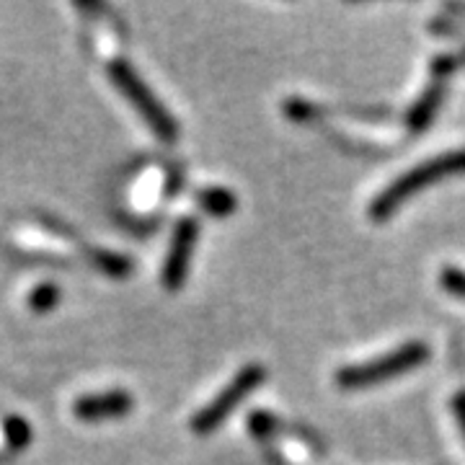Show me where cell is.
I'll list each match as a JSON object with an SVG mask.
<instances>
[{
	"label": "cell",
	"mask_w": 465,
	"mask_h": 465,
	"mask_svg": "<svg viewBox=\"0 0 465 465\" xmlns=\"http://www.w3.org/2000/svg\"><path fill=\"white\" fill-rule=\"evenodd\" d=\"M274 427H277V421H274V416L266 414V411H253L249 416V430L253 437H259V440H266L269 434L274 432Z\"/></svg>",
	"instance_id": "13"
},
{
	"label": "cell",
	"mask_w": 465,
	"mask_h": 465,
	"mask_svg": "<svg viewBox=\"0 0 465 465\" xmlns=\"http://www.w3.org/2000/svg\"><path fill=\"white\" fill-rule=\"evenodd\" d=\"M94 262H96V266H99L104 274L116 277V280H122V277H130V274H133V262H130L127 256H122V253L96 251V253H94Z\"/></svg>",
	"instance_id": "9"
},
{
	"label": "cell",
	"mask_w": 465,
	"mask_h": 465,
	"mask_svg": "<svg viewBox=\"0 0 465 465\" xmlns=\"http://www.w3.org/2000/svg\"><path fill=\"white\" fill-rule=\"evenodd\" d=\"M452 411H455V419H458V424H460V430H463L465 437V393H458V396L452 399Z\"/></svg>",
	"instance_id": "14"
},
{
	"label": "cell",
	"mask_w": 465,
	"mask_h": 465,
	"mask_svg": "<svg viewBox=\"0 0 465 465\" xmlns=\"http://www.w3.org/2000/svg\"><path fill=\"white\" fill-rule=\"evenodd\" d=\"M430 360V347L424 341H406L399 349L367 360L360 365H347L336 372V385L344 391H357V388H370V385H381L385 381L401 378L406 372H411L416 367H421Z\"/></svg>",
	"instance_id": "2"
},
{
	"label": "cell",
	"mask_w": 465,
	"mask_h": 465,
	"mask_svg": "<svg viewBox=\"0 0 465 465\" xmlns=\"http://www.w3.org/2000/svg\"><path fill=\"white\" fill-rule=\"evenodd\" d=\"M455 60H458V67H463V65H465V50L460 52V54H458Z\"/></svg>",
	"instance_id": "15"
},
{
	"label": "cell",
	"mask_w": 465,
	"mask_h": 465,
	"mask_svg": "<svg viewBox=\"0 0 465 465\" xmlns=\"http://www.w3.org/2000/svg\"><path fill=\"white\" fill-rule=\"evenodd\" d=\"M440 284L442 290H448L450 295L465 300V272L458 266H445L440 274Z\"/></svg>",
	"instance_id": "12"
},
{
	"label": "cell",
	"mask_w": 465,
	"mask_h": 465,
	"mask_svg": "<svg viewBox=\"0 0 465 465\" xmlns=\"http://www.w3.org/2000/svg\"><path fill=\"white\" fill-rule=\"evenodd\" d=\"M134 401L127 391H106V393H94L84 396L73 403V414L81 421H109V419H122L133 411Z\"/></svg>",
	"instance_id": "6"
},
{
	"label": "cell",
	"mask_w": 465,
	"mask_h": 465,
	"mask_svg": "<svg viewBox=\"0 0 465 465\" xmlns=\"http://www.w3.org/2000/svg\"><path fill=\"white\" fill-rule=\"evenodd\" d=\"M3 434H5L8 448L14 450H24L32 442V427H29V421L21 419V416H8V419L3 421Z\"/></svg>",
	"instance_id": "10"
},
{
	"label": "cell",
	"mask_w": 465,
	"mask_h": 465,
	"mask_svg": "<svg viewBox=\"0 0 465 465\" xmlns=\"http://www.w3.org/2000/svg\"><path fill=\"white\" fill-rule=\"evenodd\" d=\"M458 173H465V150H452V153H442L437 158H430L411 171H406L391 186H385L372 200L367 213L372 220H385V217L393 215L403 202L421 194L427 186L450 179V176H458Z\"/></svg>",
	"instance_id": "1"
},
{
	"label": "cell",
	"mask_w": 465,
	"mask_h": 465,
	"mask_svg": "<svg viewBox=\"0 0 465 465\" xmlns=\"http://www.w3.org/2000/svg\"><path fill=\"white\" fill-rule=\"evenodd\" d=\"M442 101H445V81H437L434 78L432 84L427 85V91L416 99V104L409 109V116H406V130L409 133H424L430 124H432V119L440 112V106H442Z\"/></svg>",
	"instance_id": "7"
},
{
	"label": "cell",
	"mask_w": 465,
	"mask_h": 465,
	"mask_svg": "<svg viewBox=\"0 0 465 465\" xmlns=\"http://www.w3.org/2000/svg\"><path fill=\"white\" fill-rule=\"evenodd\" d=\"M197 238H200V223L194 217H183L179 225L173 228V238H171V249H168L166 262H163V272H161V282L168 292L182 290V284L189 277V264L197 249Z\"/></svg>",
	"instance_id": "5"
},
{
	"label": "cell",
	"mask_w": 465,
	"mask_h": 465,
	"mask_svg": "<svg viewBox=\"0 0 465 465\" xmlns=\"http://www.w3.org/2000/svg\"><path fill=\"white\" fill-rule=\"evenodd\" d=\"M197 202H200V207L207 213V215L213 217H228L235 213V194L228 192V189H223V186H210V189H202L200 194H197Z\"/></svg>",
	"instance_id": "8"
},
{
	"label": "cell",
	"mask_w": 465,
	"mask_h": 465,
	"mask_svg": "<svg viewBox=\"0 0 465 465\" xmlns=\"http://www.w3.org/2000/svg\"><path fill=\"white\" fill-rule=\"evenodd\" d=\"M264 378L266 370L262 365H246L243 370H238V375L217 393L215 399L210 401L207 406H202L200 411L194 414L192 432L200 434V437H207V434L215 432L217 427L264 382Z\"/></svg>",
	"instance_id": "4"
},
{
	"label": "cell",
	"mask_w": 465,
	"mask_h": 465,
	"mask_svg": "<svg viewBox=\"0 0 465 465\" xmlns=\"http://www.w3.org/2000/svg\"><path fill=\"white\" fill-rule=\"evenodd\" d=\"M57 302H60V290H57V284L52 282L36 284L32 290V295H29V305L36 313H50Z\"/></svg>",
	"instance_id": "11"
},
{
	"label": "cell",
	"mask_w": 465,
	"mask_h": 465,
	"mask_svg": "<svg viewBox=\"0 0 465 465\" xmlns=\"http://www.w3.org/2000/svg\"><path fill=\"white\" fill-rule=\"evenodd\" d=\"M109 78L116 85V91L133 104L134 112L145 119V124L153 130L155 137H161L166 143H173L179 137V122L150 91L148 84L134 73V67L127 60H114L109 65Z\"/></svg>",
	"instance_id": "3"
}]
</instances>
